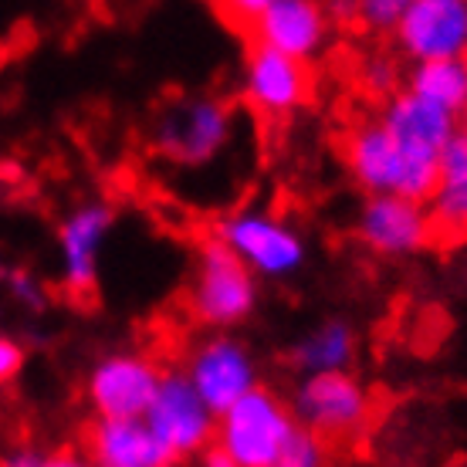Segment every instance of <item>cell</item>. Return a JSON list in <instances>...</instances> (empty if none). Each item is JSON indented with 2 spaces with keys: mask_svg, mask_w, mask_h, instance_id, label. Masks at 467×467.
Listing matches in <instances>:
<instances>
[{
  "mask_svg": "<svg viewBox=\"0 0 467 467\" xmlns=\"http://www.w3.org/2000/svg\"><path fill=\"white\" fill-rule=\"evenodd\" d=\"M376 119L383 122L393 146L400 150V160H403L400 197L427 203L433 197V190L441 187L437 163H441V152H444L447 140L461 126V119L444 112V109L431 106V102H423V99H417L407 88L389 95V102H386L383 112Z\"/></svg>",
  "mask_w": 467,
  "mask_h": 467,
  "instance_id": "6da1fadb",
  "label": "cell"
},
{
  "mask_svg": "<svg viewBox=\"0 0 467 467\" xmlns=\"http://www.w3.org/2000/svg\"><path fill=\"white\" fill-rule=\"evenodd\" d=\"M227 21L247 31V45L271 47L295 61L316 58L328 41V17L312 0H234L223 7Z\"/></svg>",
  "mask_w": 467,
  "mask_h": 467,
  "instance_id": "7a4b0ae2",
  "label": "cell"
},
{
  "mask_svg": "<svg viewBox=\"0 0 467 467\" xmlns=\"http://www.w3.org/2000/svg\"><path fill=\"white\" fill-rule=\"evenodd\" d=\"M292 407L271 389L257 386L244 400H237L227 413L217 417L213 427V447L234 457L241 467H271L278 461L281 447L295 433Z\"/></svg>",
  "mask_w": 467,
  "mask_h": 467,
  "instance_id": "3957f363",
  "label": "cell"
},
{
  "mask_svg": "<svg viewBox=\"0 0 467 467\" xmlns=\"http://www.w3.org/2000/svg\"><path fill=\"white\" fill-rule=\"evenodd\" d=\"M193 316L211 328L241 326L257 305V281L241 265V257L231 254L217 237H203L193 268V288H190Z\"/></svg>",
  "mask_w": 467,
  "mask_h": 467,
  "instance_id": "277c9868",
  "label": "cell"
},
{
  "mask_svg": "<svg viewBox=\"0 0 467 467\" xmlns=\"http://www.w3.org/2000/svg\"><path fill=\"white\" fill-rule=\"evenodd\" d=\"M213 237L231 254L241 257V265L254 278H288L302 268L305 254H308L302 234L288 221L265 211H237L223 217Z\"/></svg>",
  "mask_w": 467,
  "mask_h": 467,
  "instance_id": "5b68a950",
  "label": "cell"
},
{
  "mask_svg": "<svg viewBox=\"0 0 467 467\" xmlns=\"http://www.w3.org/2000/svg\"><path fill=\"white\" fill-rule=\"evenodd\" d=\"M234 112L223 99L213 95H190L166 109L156 129L152 142L160 156L173 160L180 166H203L231 142Z\"/></svg>",
  "mask_w": 467,
  "mask_h": 467,
  "instance_id": "8992f818",
  "label": "cell"
},
{
  "mask_svg": "<svg viewBox=\"0 0 467 467\" xmlns=\"http://www.w3.org/2000/svg\"><path fill=\"white\" fill-rule=\"evenodd\" d=\"M292 413L298 427L312 431L328 444V441L356 437L366 427L373 413V397L359 376L316 373L298 383Z\"/></svg>",
  "mask_w": 467,
  "mask_h": 467,
  "instance_id": "52a82bcc",
  "label": "cell"
},
{
  "mask_svg": "<svg viewBox=\"0 0 467 467\" xmlns=\"http://www.w3.org/2000/svg\"><path fill=\"white\" fill-rule=\"evenodd\" d=\"M163 369L142 352H112L92 366L85 397L95 420H142L160 389Z\"/></svg>",
  "mask_w": 467,
  "mask_h": 467,
  "instance_id": "ba28073f",
  "label": "cell"
},
{
  "mask_svg": "<svg viewBox=\"0 0 467 467\" xmlns=\"http://www.w3.org/2000/svg\"><path fill=\"white\" fill-rule=\"evenodd\" d=\"M142 423L170 451V457L180 461V457L203 454L213 444L217 417L197 397V389L190 386L187 376L170 369L160 379V389H156V397H152Z\"/></svg>",
  "mask_w": 467,
  "mask_h": 467,
  "instance_id": "9c48e42d",
  "label": "cell"
},
{
  "mask_svg": "<svg viewBox=\"0 0 467 467\" xmlns=\"http://www.w3.org/2000/svg\"><path fill=\"white\" fill-rule=\"evenodd\" d=\"M183 376L213 417L227 413L237 400H244L251 389H257L254 356L244 342L227 336V332H217V336L200 342L197 349L190 352Z\"/></svg>",
  "mask_w": 467,
  "mask_h": 467,
  "instance_id": "30bf717a",
  "label": "cell"
},
{
  "mask_svg": "<svg viewBox=\"0 0 467 467\" xmlns=\"http://www.w3.org/2000/svg\"><path fill=\"white\" fill-rule=\"evenodd\" d=\"M393 35L400 51L417 65L467 58V4L464 0H407Z\"/></svg>",
  "mask_w": 467,
  "mask_h": 467,
  "instance_id": "8fae6325",
  "label": "cell"
},
{
  "mask_svg": "<svg viewBox=\"0 0 467 467\" xmlns=\"http://www.w3.org/2000/svg\"><path fill=\"white\" fill-rule=\"evenodd\" d=\"M116 227V211L106 200L82 203L58 223V257L61 281L71 295L88 298L99 285V257L109 241V231Z\"/></svg>",
  "mask_w": 467,
  "mask_h": 467,
  "instance_id": "7c38bea8",
  "label": "cell"
},
{
  "mask_svg": "<svg viewBox=\"0 0 467 467\" xmlns=\"http://www.w3.org/2000/svg\"><path fill=\"white\" fill-rule=\"evenodd\" d=\"M312 95V71L305 61L278 55L271 47L247 45L244 55V99L261 116H288Z\"/></svg>",
  "mask_w": 467,
  "mask_h": 467,
  "instance_id": "4fadbf2b",
  "label": "cell"
},
{
  "mask_svg": "<svg viewBox=\"0 0 467 467\" xmlns=\"http://www.w3.org/2000/svg\"><path fill=\"white\" fill-rule=\"evenodd\" d=\"M359 241L373 254L403 257L417 254L431 244V221L427 207L417 200H407L400 193H379L362 203L359 221H356Z\"/></svg>",
  "mask_w": 467,
  "mask_h": 467,
  "instance_id": "5bb4252c",
  "label": "cell"
},
{
  "mask_svg": "<svg viewBox=\"0 0 467 467\" xmlns=\"http://www.w3.org/2000/svg\"><path fill=\"white\" fill-rule=\"evenodd\" d=\"M342 160L349 176L369 197L400 193L403 160L379 119H362L349 129V136L342 140Z\"/></svg>",
  "mask_w": 467,
  "mask_h": 467,
  "instance_id": "9a60e30c",
  "label": "cell"
},
{
  "mask_svg": "<svg viewBox=\"0 0 467 467\" xmlns=\"http://www.w3.org/2000/svg\"><path fill=\"white\" fill-rule=\"evenodd\" d=\"M85 454L95 467H173V457L142 420H92Z\"/></svg>",
  "mask_w": 467,
  "mask_h": 467,
  "instance_id": "2e32d148",
  "label": "cell"
},
{
  "mask_svg": "<svg viewBox=\"0 0 467 467\" xmlns=\"http://www.w3.org/2000/svg\"><path fill=\"white\" fill-rule=\"evenodd\" d=\"M356 332L346 318H328L312 332H305L295 342L292 362L305 376L316 373H349L352 359H356Z\"/></svg>",
  "mask_w": 467,
  "mask_h": 467,
  "instance_id": "e0dca14e",
  "label": "cell"
},
{
  "mask_svg": "<svg viewBox=\"0 0 467 467\" xmlns=\"http://www.w3.org/2000/svg\"><path fill=\"white\" fill-rule=\"evenodd\" d=\"M407 92L461 119V112H467V58L413 65L407 78Z\"/></svg>",
  "mask_w": 467,
  "mask_h": 467,
  "instance_id": "ac0fdd59",
  "label": "cell"
},
{
  "mask_svg": "<svg viewBox=\"0 0 467 467\" xmlns=\"http://www.w3.org/2000/svg\"><path fill=\"white\" fill-rule=\"evenodd\" d=\"M431 221V244H451L467 237V183H441L423 203Z\"/></svg>",
  "mask_w": 467,
  "mask_h": 467,
  "instance_id": "d6986e66",
  "label": "cell"
},
{
  "mask_svg": "<svg viewBox=\"0 0 467 467\" xmlns=\"http://www.w3.org/2000/svg\"><path fill=\"white\" fill-rule=\"evenodd\" d=\"M328 461V444L322 437H316L305 427H295V433L288 437V444L281 447L278 461L271 467H326Z\"/></svg>",
  "mask_w": 467,
  "mask_h": 467,
  "instance_id": "ffe728a7",
  "label": "cell"
},
{
  "mask_svg": "<svg viewBox=\"0 0 467 467\" xmlns=\"http://www.w3.org/2000/svg\"><path fill=\"white\" fill-rule=\"evenodd\" d=\"M403 7H407L403 0H362L356 14H359L362 27H369L376 35H393L403 17Z\"/></svg>",
  "mask_w": 467,
  "mask_h": 467,
  "instance_id": "44dd1931",
  "label": "cell"
},
{
  "mask_svg": "<svg viewBox=\"0 0 467 467\" xmlns=\"http://www.w3.org/2000/svg\"><path fill=\"white\" fill-rule=\"evenodd\" d=\"M441 183H467V126H457L447 140L441 163H437Z\"/></svg>",
  "mask_w": 467,
  "mask_h": 467,
  "instance_id": "7402d4cb",
  "label": "cell"
},
{
  "mask_svg": "<svg viewBox=\"0 0 467 467\" xmlns=\"http://www.w3.org/2000/svg\"><path fill=\"white\" fill-rule=\"evenodd\" d=\"M7 292L14 295V302H21L24 308H41L45 305V292H41V285H37L27 271H14V275H7Z\"/></svg>",
  "mask_w": 467,
  "mask_h": 467,
  "instance_id": "603a6c76",
  "label": "cell"
},
{
  "mask_svg": "<svg viewBox=\"0 0 467 467\" xmlns=\"http://www.w3.org/2000/svg\"><path fill=\"white\" fill-rule=\"evenodd\" d=\"M24 346L17 339H11L7 332H0V386L11 383V379H17L24 369Z\"/></svg>",
  "mask_w": 467,
  "mask_h": 467,
  "instance_id": "cb8c5ba5",
  "label": "cell"
},
{
  "mask_svg": "<svg viewBox=\"0 0 467 467\" xmlns=\"http://www.w3.org/2000/svg\"><path fill=\"white\" fill-rule=\"evenodd\" d=\"M362 78L373 92H389L393 82H397V65L389 58H369L362 65Z\"/></svg>",
  "mask_w": 467,
  "mask_h": 467,
  "instance_id": "d4e9b609",
  "label": "cell"
},
{
  "mask_svg": "<svg viewBox=\"0 0 467 467\" xmlns=\"http://www.w3.org/2000/svg\"><path fill=\"white\" fill-rule=\"evenodd\" d=\"M41 467H95V464L88 461V454H85L82 447H58V451L45 454Z\"/></svg>",
  "mask_w": 467,
  "mask_h": 467,
  "instance_id": "484cf974",
  "label": "cell"
},
{
  "mask_svg": "<svg viewBox=\"0 0 467 467\" xmlns=\"http://www.w3.org/2000/svg\"><path fill=\"white\" fill-rule=\"evenodd\" d=\"M41 461H45V454L31 444H17L0 454V467H41Z\"/></svg>",
  "mask_w": 467,
  "mask_h": 467,
  "instance_id": "4316f807",
  "label": "cell"
},
{
  "mask_svg": "<svg viewBox=\"0 0 467 467\" xmlns=\"http://www.w3.org/2000/svg\"><path fill=\"white\" fill-rule=\"evenodd\" d=\"M200 467H241L237 464V461H234V457H227L221 451V447H207V451H203V454H200Z\"/></svg>",
  "mask_w": 467,
  "mask_h": 467,
  "instance_id": "83f0119b",
  "label": "cell"
}]
</instances>
